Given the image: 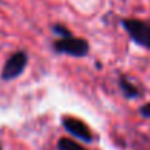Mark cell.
<instances>
[{
	"instance_id": "1",
	"label": "cell",
	"mask_w": 150,
	"mask_h": 150,
	"mask_svg": "<svg viewBox=\"0 0 150 150\" xmlns=\"http://www.w3.org/2000/svg\"><path fill=\"white\" fill-rule=\"evenodd\" d=\"M52 50L57 54H64L74 58H83L89 54V42L85 38H77L71 35L67 38H57L52 42Z\"/></svg>"
},
{
	"instance_id": "2",
	"label": "cell",
	"mask_w": 150,
	"mask_h": 150,
	"mask_svg": "<svg viewBox=\"0 0 150 150\" xmlns=\"http://www.w3.org/2000/svg\"><path fill=\"white\" fill-rule=\"evenodd\" d=\"M121 25L133 42L146 50H150V23L140 19L125 18L121 21Z\"/></svg>"
},
{
	"instance_id": "3",
	"label": "cell",
	"mask_w": 150,
	"mask_h": 150,
	"mask_svg": "<svg viewBox=\"0 0 150 150\" xmlns=\"http://www.w3.org/2000/svg\"><path fill=\"white\" fill-rule=\"evenodd\" d=\"M28 66V52L23 50L15 51L12 55H9V58L4 61L0 77L4 82H10L13 79H18L19 76L23 74L25 69Z\"/></svg>"
},
{
	"instance_id": "4",
	"label": "cell",
	"mask_w": 150,
	"mask_h": 150,
	"mask_svg": "<svg viewBox=\"0 0 150 150\" xmlns=\"http://www.w3.org/2000/svg\"><path fill=\"white\" fill-rule=\"evenodd\" d=\"M61 125L69 134H71L73 137H76L85 143H91L93 140V134H92L91 128L88 127V124L76 117H64L61 120Z\"/></svg>"
},
{
	"instance_id": "5",
	"label": "cell",
	"mask_w": 150,
	"mask_h": 150,
	"mask_svg": "<svg viewBox=\"0 0 150 150\" xmlns=\"http://www.w3.org/2000/svg\"><path fill=\"white\" fill-rule=\"evenodd\" d=\"M118 85H120V89H121V92L124 93V96H127V98H130V99H136V98H139L140 96V89L127 77V76H124V74H121L120 77H118Z\"/></svg>"
},
{
	"instance_id": "6",
	"label": "cell",
	"mask_w": 150,
	"mask_h": 150,
	"mask_svg": "<svg viewBox=\"0 0 150 150\" xmlns=\"http://www.w3.org/2000/svg\"><path fill=\"white\" fill-rule=\"evenodd\" d=\"M57 149L58 150H88L85 149L82 144H79L74 140L67 139V137H63V139H60L57 142Z\"/></svg>"
},
{
	"instance_id": "7",
	"label": "cell",
	"mask_w": 150,
	"mask_h": 150,
	"mask_svg": "<svg viewBox=\"0 0 150 150\" xmlns=\"http://www.w3.org/2000/svg\"><path fill=\"white\" fill-rule=\"evenodd\" d=\"M51 29H52V32L55 34L57 38H67V37L73 35V32L69 28H66L64 25H61V23H54Z\"/></svg>"
},
{
	"instance_id": "8",
	"label": "cell",
	"mask_w": 150,
	"mask_h": 150,
	"mask_svg": "<svg viewBox=\"0 0 150 150\" xmlns=\"http://www.w3.org/2000/svg\"><path fill=\"white\" fill-rule=\"evenodd\" d=\"M140 114H142V117H144V118H150V102L144 103V105L140 108Z\"/></svg>"
},
{
	"instance_id": "9",
	"label": "cell",
	"mask_w": 150,
	"mask_h": 150,
	"mask_svg": "<svg viewBox=\"0 0 150 150\" xmlns=\"http://www.w3.org/2000/svg\"><path fill=\"white\" fill-rule=\"evenodd\" d=\"M0 150H3V149H1V146H0Z\"/></svg>"
}]
</instances>
